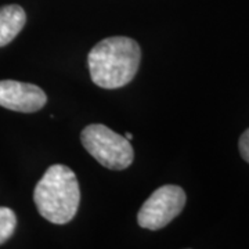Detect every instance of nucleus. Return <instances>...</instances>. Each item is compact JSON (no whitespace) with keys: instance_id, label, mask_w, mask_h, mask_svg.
<instances>
[{"instance_id":"obj_9","label":"nucleus","mask_w":249,"mask_h":249,"mask_svg":"<svg viewBox=\"0 0 249 249\" xmlns=\"http://www.w3.org/2000/svg\"><path fill=\"white\" fill-rule=\"evenodd\" d=\"M129 142H132V139H133V134L132 133H126V136H124Z\"/></svg>"},{"instance_id":"obj_5","label":"nucleus","mask_w":249,"mask_h":249,"mask_svg":"<svg viewBox=\"0 0 249 249\" xmlns=\"http://www.w3.org/2000/svg\"><path fill=\"white\" fill-rule=\"evenodd\" d=\"M47 96L39 86L17 80H0V106L10 111L32 114L45 107Z\"/></svg>"},{"instance_id":"obj_7","label":"nucleus","mask_w":249,"mask_h":249,"mask_svg":"<svg viewBox=\"0 0 249 249\" xmlns=\"http://www.w3.org/2000/svg\"><path fill=\"white\" fill-rule=\"evenodd\" d=\"M17 227V216L10 209L0 206V245L9 240Z\"/></svg>"},{"instance_id":"obj_1","label":"nucleus","mask_w":249,"mask_h":249,"mask_svg":"<svg viewBox=\"0 0 249 249\" xmlns=\"http://www.w3.org/2000/svg\"><path fill=\"white\" fill-rule=\"evenodd\" d=\"M139 43L126 36H112L98 42L88 55L93 83L103 89H119L130 83L140 67Z\"/></svg>"},{"instance_id":"obj_4","label":"nucleus","mask_w":249,"mask_h":249,"mask_svg":"<svg viewBox=\"0 0 249 249\" xmlns=\"http://www.w3.org/2000/svg\"><path fill=\"white\" fill-rule=\"evenodd\" d=\"M186 193L181 187L166 184L157 188L137 213L139 226L147 230H160L181 213Z\"/></svg>"},{"instance_id":"obj_8","label":"nucleus","mask_w":249,"mask_h":249,"mask_svg":"<svg viewBox=\"0 0 249 249\" xmlns=\"http://www.w3.org/2000/svg\"><path fill=\"white\" fill-rule=\"evenodd\" d=\"M238 148H240L241 157L244 158V160H247L249 163V129H247L244 133L241 134Z\"/></svg>"},{"instance_id":"obj_2","label":"nucleus","mask_w":249,"mask_h":249,"mask_svg":"<svg viewBox=\"0 0 249 249\" xmlns=\"http://www.w3.org/2000/svg\"><path fill=\"white\" fill-rule=\"evenodd\" d=\"M39 213L54 224L71 222L78 212L80 188L76 175L65 165H53L46 170L34 191Z\"/></svg>"},{"instance_id":"obj_6","label":"nucleus","mask_w":249,"mask_h":249,"mask_svg":"<svg viewBox=\"0 0 249 249\" xmlns=\"http://www.w3.org/2000/svg\"><path fill=\"white\" fill-rule=\"evenodd\" d=\"M27 22V14L18 4L0 7V47L13 42Z\"/></svg>"},{"instance_id":"obj_3","label":"nucleus","mask_w":249,"mask_h":249,"mask_svg":"<svg viewBox=\"0 0 249 249\" xmlns=\"http://www.w3.org/2000/svg\"><path fill=\"white\" fill-rule=\"evenodd\" d=\"M80 140L85 150L107 169L124 170L133 162L134 151L130 142L106 124L86 126L80 133Z\"/></svg>"}]
</instances>
